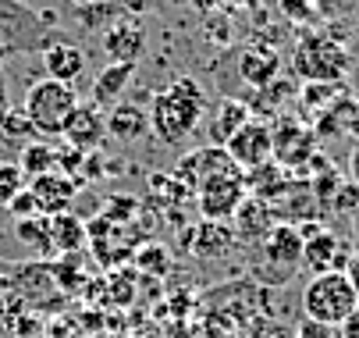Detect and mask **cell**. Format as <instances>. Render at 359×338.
<instances>
[{
  "label": "cell",
  "mask_w": 359,
  "mask_h": 338,
  "mask_svg": "<svg viewBox=\"0 0 359 338\" xmlns=\"http://www.w3.org/2000/svg\"><path fill=\"white\" fill-rule=\"evenodd\" d=\"M25 189L32 192V200H36L43 217H57V214L72 210V203L79 196V178H68L61 171H46L39 178H29Z\"/></svg>",
  "instance_id": "cell-9"
},
{
  "label": "cell",
  "mask_w": 359,
  "mask_h": 338,
  "mask_svg": "<svg viewBox=\"0 0 359 338\" xmlns=\"http://www.w3.org/2000/svg\"><path fill=\"white\" fill-rule=\"evenodd\" d=\"M295 338H338V327H324V324H313V320H302Z\"/></svg>",
  "instance_id": "cell-27"
},
{
  "label": "cell",
  "mask_w": 359,
  "mask_h": 338,
  "mask_svg": "<svg viewBox=\"0 0 359 338\" xmlns=\"http://www.w3.org/2000/svg\"><path fill=\"white\" fill-rule=\"evenodd\" d=\"M302 264V231L288 221H278L271 235L260 243V264L252 267V274L264 285H285Z\"/></svg>",
  "instance_id": "cell-5"
},
{
  "label": "cell",
  "mask_w": 359,
  "mask_h": 338,
  "mask_svg": "<svg viewBox=\"0 0 359 338\" xmlns=\"http://www.w3.org/2000/svg\"><path fill=\"white\" fill-rule=\"evenodd\" d=\"M338 89H341V86H327V82H306V86H302V104H306V107H317V111H324L327 104H334V100H338Z\"/></svg>",
  "instance_id": "cell-23"
},
{
  "label": "cell",
  "mask_w": 359,
  "mask_h": 338,
  "mask_svg": "<svg viewBox=\"0 0 359 338\" xmlns=\"http://www.w3.org/2000/svg\"><path fill=\"white\" fill-rule=\"evenodd\" d=\"M146 50V29L139 18H114L104 29V54L111 65H135Z\"/></svg>",
  "instance_id": "cell-12"
},
{
  "label": "cell",
  "mask_w": 359,
  "mask_h": 338,
  "mask_svg": "<svg viewBox=\"0 0 359 338\" xmlns=\"http://www.w3.org/2000/svg\"><path fill=\"white\" fill-rule=\"evenodd\" d=\"M203 114H207L203 86L196 79L182 75L164 93L153 96L146 118H149V132L157 135L164 147H182V142L203 125Z\"/></svg>",
  "instance_id": "cell-1"
},
{
  "label": "cell",
  "mask_w": 359,
  "mask_h": 338,
  "mask_svg": "<svg viewBox=\"0 0 359 338\" xmlns=\"http://www.w3.org/2000/svg\"><path fill=\"white\" fill-rule=\"evenodd\" d=\"M43 68H46V79L75 86L86 75V54H82V46H75L68 39H54L43 50Z\"/></svg>",
  "instance_id": "cell-13"
},
{
  "label": "cell",
  "mask_w": 359,
  "mask_h": 338,
  "mask_svg": "<svg viewBox=\"0 0 359 338\" xmlns=\"http://www.w3.org/2000/svg\"><path fill=\"white\" fill-rule=\"evenodd\" d=\"M18 168L25 171V178H39L46 171H57V150L46 147V142H29V147L22 150Z\"/></svg>",
  "instance_id": "cell-21"
},
{
  "label": "cell",
  "mask_w": 359,
  "mask_h": 338,
  "mask_svg": "<svg viewBox=\"0 0 359 338\" xmlns=\"http://www.w3.org/2000/svg\"><path fill=\"white\" fill-rule=\"evenodd\" d=\"M15 238L36 253H54V243H50V217H43V214L15 221Z\"/></svg>",
  "instance_id": "cell-20"
},
{
  "label": "cell",
  "mask_w": 359,
  "mask_h": 338,
  "mask_svg": "<svg viewBox=\"0 0 359 338\" xmlns=\"http://www.w3.org/2000/svg\"><path fill=\"white\" fill-rule=\"evenodd\" d=\"M338 338H359V306L338 324Z\"/></svg>",
  "instance_id": "cell-29"
},
{
  "label": "cell",
  "mask_w": 359,
  "mask_h": 338,
  "mask_svg": "<svg viewBox=\"0 0 359 338\" xmlns=\"http://www.w3.org/2000/svg\"><path fill=\"white\" fill-rule=\"evenodd\" d=\"M132 79H135V65H107L104 72L93 79V104L96 107L121 104V96L128 93Z\"/></svg>",
  "instance_id": "cell-16"
},
{
  "label": "cell",
  "mask_w": 359,
  "mask_h": 338,
  "mask_svg": "<svg viewBox=\"0 0 359 338\" xmlns=\"http://www.w3.org/2000/svg\"><path fill=\"white\" fill-rule=\"evenodd\" d=\"M196 200L207 221H231L235 210L245 203V171H217L196 185Z\"/></svg>",
  "instance_id": "cell-7"
},
{
  "label": "cell",
  "mask_w": 359,
  "mask_h": 338,
  "mask_svg": "<svg viewBox=\"0 0 359 338\" xmlns=\"http://www.w3.org/2000/svg\"><path fill=\"white\" fill-rule=\"evenodd\" d=\"M224 154L231 157V164H235L238 171H256V168L271 164V161H274V132H271V125L249 118V121L224 142Z\"/></svg>",
  "instance_id": "cell-8"
},
{
  "label": "cell",
  "mask_w": 359,
  "mask_h": 338,
  "mask_svg": "<svg viewBox=\"0 0 359 338\" xmlns=\"http://www.w3.org/2000/svg\"><path fill=\"white\" fill-rule=\"evenodd\" d=\"M345 281L352 285V292L359 296V250H352V257H348V264H345Z\"/></svg>",
  "instance_id": "cell-28"
},
{
  "label": "cell",
  "mask_w": 359,
  "mask_h": 338,
  "mask_svg": "<svg viewBox=\"0 0 359 338\" xmlns=\"http://www.w3.org/2000/svg\"><path fill=\"white\" fill-rule=\"evenodd\" d=\"M61 135H65L68 147L79 150V154L100 150V142L107 139V114H104V107H96L93 100L89 104L79 100V107L72 111V118H68V125H65Z\"/></svg>",
  "instance_id": "cell-10"
},
{
  "label": "cell",
  "mask_w": 359,
  "mask_h": 338,
  "mask_svg": "<svg viewBox=\"0 0 359 338\" xmlns=\"http://www.w3.org/2000/svg\"><path fill=\"white\" fill-rule=\"evenodd\" d=\"M75 4H82V8H89V0H75Z\"/></svg>",
  "instance_id": "cell-34"
},
{
  "label": "cell",
  "mask_w": 359,
  "mask_h": 338,
  "mask_svg": "<svg viewBox=\"0 0 359 338\" xmlns=\"http://www.w3.org/2000/svg\"><path fill=\"white\" fill-rule=\"evenodd\" d=\"M352 68V54L348 46L327 32H306L295 43V54H292V72L302 82H327L338 86Z\"/></svg>",
  "instance_id": "cell-2"
},
{
  "label": "cell",
  "mask_w": 359,
  "mask_h": 338,
  "mask_svg": "<svg viewBox=\"0 0 359 338\" xmlns=\"http://www.w3.org/2000/svg\"><path fill=\"white\" fill-rule=\"evenodd\" d=\"M352 235H355V238H352V246H355V250H359V214H355V217H352Z\"/></svg>",
  "instance_id": "cell-33"
},
{
  "label": "cell",
  "mask_w": 359,
  "mask_h": 338,
  "mask_svg": "<svg viewBox=\"0 0 359 338\" xmlns=\"http://www.w3.org/2000/svg\"><path fill=\"white\" fill-rule=\"evenodd\" d=\"M8 214H11L15 221H25V217H36V214H39V207H36V200H32L29 189H22L18 196L8 203Z\"/></svg>",
  "instance_id": "cell-26"
},
{
  "label": "cell",
  "mask_w": 359,
  "mask_h": 338,
  "mask_svg": "<svg viewBox=\"0 0 359 338\" xmlns=\"http://www.w3.org/2000/svg\"><path fill=\"white\" fill-rule=\"evenodd\" d=\"M249 121V107L245 104H238V100H224L221 107H217V118H214V125H210V147H224V142L242 128Z\"/></svg>",
  "instance_id": "cell-19"
},
{
  "label": "cell",
  "mask_w": 359,
  "mask_h": 338,
  "mask_svg": "<svg viewBox=\"0 0 359 338\" xmlns=\"http://www.w3.org/2000/svg\"><path fill=\"white\" fill-rule=\"evenodd\" d=\"M278 4H281V15H285L288 22L306 25V22L317 18V0H278Z\"/></svg>",
  "instance_id": "cell-25"
},
{
  "label": "cell",
  "mask_w": 359,
  "mask_h": 338,
  "mask_svg": "<svg viewBox=\"0 0 359 338\" xmlns=\"http://www.w3.org/2000/svg\"><path fill=\"white\" fill-rule=\"evenodd\" d=\"M29 185L25 171L11 161H0V210H8V203L18 196V192Z\"/></svg>",
  "instance_id": "cell-22"
},
{
  "label": "cell",
  "mask_w": 359,
  "mask_h": 338,
  "mask_svg": "<svg viewBox=\"0 0 359 338\" xmlns=\"http://www.w3.org/2000/svg\"><path fill=\"white\" fill-rule=\"evenodd\" d=\"M75 107H79L75 86H65V82H54V79H39V82H32L25 89L22 114H25L32 132H39V135H61Z\"/></svg>",
  "instance_id": "cell-3"
},
{
  "label": "cell",
  "mask_w": 359,
  "mask_h": 338,
  "mask_svg": "<svg viewBox=\"0 0 359 338\" xmlns=\"http://www.w3.org/2000/svg\"><path fill=\"white\" fill-rule=\"evenodd\" d=\"M341 4H348V0H341Z\"/></svg>",
  "instance_id": "cell-35"
},
{
  "label": "cell",
  "mask_w": 359,
  "mask_h": 338,
  "mask_svg": "<svg viewBox=\"0 0 359 338\" xmlns=\"http://www.w3.org/2000/svg\"><path fill=\"white\" fill-rule=\"evenodd\" d=\"M302 317L324 324V327H338L355 306L359 296L352 292V285L345 281L341 271H327V274H313L302 288Z\"/></svg>",
  "instance_id": "cell-4"
},
{
  "label": "cell",
  "mask_w": 359,
  "mask_h": 338,
  "mask_svg": "<svg viewBox=\"0 0 359 338\" xmlns=\"http://www.w3.org/2000/svg\"><path fill=\"white\" fill-rule=\"evenodd\" d=\"M302 231V267L310 274H327V271H345L352 257V243L324 224H295Z\"/></svg>",
  "instance_id": "cell-6"
},
{
  "label": "cell",
  "mask_w": 359,
  "mask_h": 338,
  "mask_svg": "<svg viewBox=\"0 0 359 338\" xmlns=\"http://www.w3.org/2000/svg\"><path fill=\"white\" fill-rule=\"evenodd\" d=\"M146 132H149L146 107L128 104V100H121V104L111 107V114H107V135H114V139H121V142H139Z\"/></svg>",
  "instance_id": "cell-17"
},
{
  "label": "cell",
  "mask_w": 359,
  "mask_h": 338,
  "mask_svg": "<svg viewBox=\"0 0 359 338\" xmlns=\"http://www.w3.org/2000/svg\"><path fill=\"white\" fill-rule=\"evenodd\" d=\"M278 68H281V61H278V54L271 50V46H249V50L238 58V75L252 89H267L278 79Z\"/></svg>",
  "instance_id": "cell-15"
},
{
  "label": "cell",
  "mask_w": 359,
  "mask_h": 338,
  "mask_svg": "<svg viewBox=\"0 0 359 338\" xmlns=\"http://www.w3.org/2000/svg\"><path fill=\"white\" fill-rule=\"evenodd\" d=\"M235 224V238H242V243H264V238L271 235V228L278 224L274 221V210L264 203V200H256V196H245V203L235 210L231 217Z\"/></svg>",
  "instance_id": "cell-14"
},
{
  "label": "cell",
  "mask_w": 359,
  "mask_h": 338,
  "mask_svg": "<svg viewBox=\"0 0 359 338\" xmlns=\"http://www.w3.org/2000/svg\"><path fill=\"white\" fill-rule=\"evenodd\" d=\"M86 235L89 231H86L82 217L72 214V210L50 217V243H54V253H75V250H82Z\"/></svg>",
  "instance_id": "cell-18"
},
{
  "label": "cell",
  "mask_w": 359,
  "mask_h": 338,
  "mask_svg": "<svg viewBox=\"0 0 359 338\" xmlns=\"http://www.w3.org/2000/svg\"><path fill=\"white\" fill-rule=\"evenodd\" d=\"M348 182H355V185H359V147L348 154Z\"/></svg>",
  "instance_id": "cell-32"
},
{
  "label": "cell",
  "mask_w": 359,
  "mask_h": 338,
  "mask_svg": "<svg viewBox=\"0 0 359 338\" xmlns=\"http://www.w3.org/2000/svg\"><path fill=\"white\" fill-rule=\"evenodd\" d=\"M327 207H331L334 214H348V217H355V214H359V185H355V182H341Z\"/></svg>",
  "instance_id": "cell-24"
},
{
  "label": "cell",
  "mask_w": 359,
  "mask_h": 338,
  "mask_svg": "<svg viewBox=\"0 0 359 338\" xmlns=\"http://www.w3.org/2000/svg\"><path fill=\"white\" fill-rule=\"evenodd\" d=\"M182 4L192 8V11H199V15H210V11L221 4V0H182Z\"/></svg>",
  "instance_id": "cell-31"
},
{
  "label": "cell",
  "mask_w": 359,
  "mask_h": 338,
  "mask_svg": "<svg viewBox=\"0 0 359 338\" xmlns=\"http://www.w3.org/2000/svg\"><path fill=\"white\" fill-rule=\"evenodd\" d=\"M274 132V164L285 168H302L317 157V132H310L299 121H281V128Z\"/></svg>",
  "instance_id": "cell-11"
},
{
  "label": "cell",
  "mask_w": 359,
  "mask_h": 338,
  "mask_svg": "<svg viewBox=\"0 0 359 338\" xmlns=\"http://www.w3.org/2000/svg\"><path fill=\"white\" fill-rule=\"evenodd\" d=\"M4 121H8V132H11V135H25V132H32L29 121H25V114H8Z\"/></svg>",
  "instance_id": "cell-30"
}]
</instances>
